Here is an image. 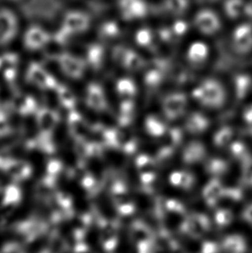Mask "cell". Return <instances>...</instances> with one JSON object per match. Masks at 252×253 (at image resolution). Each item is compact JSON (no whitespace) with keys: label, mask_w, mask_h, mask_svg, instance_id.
Wrapping results in <instances>:
<instances>
[{"label":"cell","mask_w":252,"mask_h":253,"mask_svg":"<svg viewBox=\"0 0 252 253\" xmlns=\"http://www.w3.org/2000/svg\"><path fill=\"white\" fill-rule=\"evenodd\" d=\"M89 103L91 104L92 107L96 109L102 108L104 105V100H103V96L99 90L96 88H92L89 94Z\"/></svg>","instance_id":"cell-8"},{"label":"cell","mask_w":252,"mask_h":253,"mask_svg":"<svg viewBox=\"0 0 252 253\" xmlns=\"http://www.w3.org/2000/svg\"><path fill=\"white\" fill-rule=\"evenodd\" d=\"M31 81L33 83H37L38 85L41 86H47L48 85H51V79L49 76H47L46 73L42 71V69H39L38 67H33L31 70V75H30Z\"/></svg>","instance_id":"cell-6"},{"label":"cell","mask_w":252,"mask_h":253,"mask_svg":"<svg viewBox=\"0 0 252 253\" xmlns=\"http://www.w3.org/2000/svg\"><path fill=\"white\" fill-rule=\"evenodd\" d=\"M36 36L37 37H34V35L31 33L29 38H28V43L31 45V47L41 46L43 43V42H44V37H43V35L42 34V33L36 32Z\"/></svg>","instance_id":"cell-9"},{"label":"cell","mask_w":252,"mask_h":253,"mask_svg":"<svg viewBox=\"0 0 252 253\" xmlns=\"http://www.w3.org/2000/svg\"><path fill=\"white\" fill-rule=\"evenodd\" d=\"M62 65L65 72L69 76H79L82 74V67L81 62L73 57L70 56L62 57Z\"/></svg>","instance_id":"cell-5"},{"label":"cell","mask_w":252,"mask_h":253,"mask_svg":"<svg viewBox=\"0 0 252 253\" xmlns=\"http://www.w3.org/2000/svg\"><path fill=\"white\" fill-rule=\"evenodd\" d=\"M120 6L127 18H141L148 13V4L145 0H122Z\"/></svg>","instance_id":"cell-2"},{"label":"cell","mask_w":252,"mask_h":253,"mask_svg":"<svg viewBox=\"0 0 252 253\" xmlns=\"http://www.w3.org/2000/svg\"><path fill=\"white\" fill-rule=\"evenodd\" d=\"M247 3L245 0H225L224 10L230 18H238L246 12Z\"/></svg>","instance_id":"cell-3"},{"label":"cell","mask_w":252,"mask_h":253,"mask_svg":"<svg viewBox=\"0 0 252 253\" xmlns=\"http://www.w3.org/2000/svg\"><path fill=\"white\" fill-rule=\"evenodd\" d=\"M194 24L205 34H213L220 29V19L214 10L203 9L195 15Z\"/></svg>","instance_id":"cell-1"},{"label":"cell","mask_w":252,"mask_h":253,"mask_svg":"<svg viewBox=\"0 0 252 253\" xmlns=\"http://www.w3.org/2000/svg\"><path fill=\"white\" fill-rule=\"evenodd\" d=\"M55 115L50 112H43L40 116V126L42 129L46 131H49L54 127L55 124Z\"/></svg>","instance_id":"cell-7"},{"label":"cell","mask_w":252,"mask_h":253,"mask_svg":"<svg viewBox=\"0 0 252 253\" xmlns=\"http://www.w3.org/2000/svg\"><path fill=\"white\" fill-rule=\"evenodd\" d=\"M163 7L168 13L180 15L189 8V0H164Z\"/></svg>","instance_id":"cell-4"}]
</instances>
